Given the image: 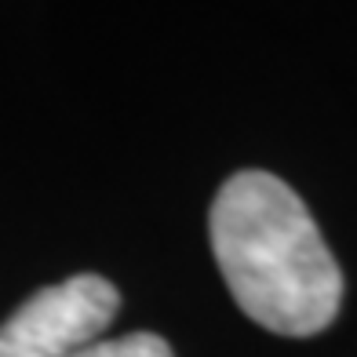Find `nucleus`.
I'll return each instance as SVG.
<instances>
[{
	"label": "nucleus",
	"mask_w": 357,
	"mask_h": 357,
	"mask_svg": "<svg viewBox=\"0 0 357 357\" xmlns=\"http://www.w3.org/2000/svg\"><path fill=\"white\" fill-rule=\"evenodd\" d=\"M212 252L230 296L278 335H317L343 303V273L310 208L284 178L237 172L208 215Z\"/></svg>",
	"instance_id": "1"
},
{
	"label": "nucleus",
	"mask_w": 357,
	"mask_h": 357,
	"mask_svg": "<svg viewBox=\"0 0 357 357\" xmlns=\"http://www.w3.org/2000/svg\"><path fill=\"white\" fill-rule=\"evenodd\" d=\"M121 310V291L99 273L40 288L0 324V357H73Z\"/></svg>",
	"instance_id": "2"
},
{
	"label": "nucleus",
	"mask_w": 357,
	"mask_h": 357,
	"mask_svg": "<svg viewBox=\"0 0 357 357\" xmlns=\"http://www.w3.org/2000/svg\"><path fill=\"white\" fill-rule=\"evenodd\" d=\"M73 357H175L172 347L153 332H132L121 339H95L91 347L77 350Z\"/></svg>",
	"instance_id": "3"
}]
</instances>
